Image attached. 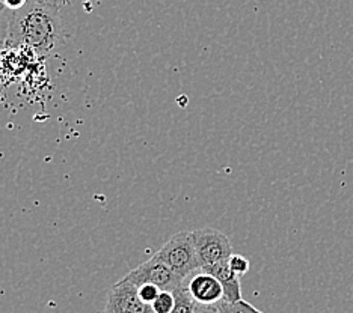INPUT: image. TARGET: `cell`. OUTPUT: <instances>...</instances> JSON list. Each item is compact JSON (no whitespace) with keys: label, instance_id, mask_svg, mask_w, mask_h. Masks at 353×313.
I'll return each mask as SVG.
<instances>
[{"label":"cell","instance_id":"1","mask_svg":"<svg viewBox=\"0 0 353 313\" xmlns=\"http://www.w3.org/2000/svg\"><path fill=\"white\" fill-rule=\"evenodd\" d=\"M61 8L29 0L19 11H8V34L5 48H30L46 58L65 43Z\"/></svg>","mask_w":353,"mask_h":313},{"label":"cell","instance_id":"2","mask_svg":"<svg viewBox=\"0 0 353 313\" xmlns=\"http://www.w3.org/2000/svg\"><path fill=\"white\" fill-rule=\"evenodd\" d=\"M154 256L165 262L181 282L194 274L195 271L201 270L196 259L194 243H192L190 230H183L172 235Z\"/></svg>","mask_w":353,"mask_h":313},{"label":"cell","instance_id":"3","mask_svg":"<svg viewBox=\"0 0 353 313\" xmlns=\"http://www.w3.org/2000/svg\"><path fill=\"white\" fill-rule=\"evenodd\" d=\"M190 234L199 268H205L216 262L227 261L232 255L231 243L219 230L205 228L190 230Z\"/></svg>","mask_w":353,"mask_h":313},{"label":"cell","instance_id":"4","mask_svg":"<svg viewBox=\"0 0 353 313\" xmlns=\"http://www.w3.org/2000/svg\"><path fill=\"white\" fill-rule=\"evenodd\" d=\"M127 280L139 286L142 283H152L159 286L162 291L174 292L176 286L181 283V280L176 277L172 270L165 262L160 261L157 256H152L148 261L138 265L125 276Z\"/></svg>","mask_w":353,"mask_h":313},{"label":"cell","instance_id":"5","mask_svg":"<svg viewBox=\"0 0 353 313\" xmlns=\"http://www.w3.org/2000/svg\"><path fill=\"white\" fill-rule=\"evenodd\" d=\"M106 313H154V310L141 300L138 286L124 277L110 288Z\"/></svg>","mask_w":353,"mask_h":313},{"label":"cell","instance_id":"6","mask_svg":"<svg viewBox=\"0 0 353 313\" xmlns=\"http://www.w3.org/2000/svg\"><path fill=\"white\" fill-rule=\"evenodd\" d=\"M192 299L199 304H218L223 300V288L214 276L198 270L183 280Z\"/></svg>","mask_w":353,"mask_h":313},{"label":"cell","instance_id":"7","mask_svg":"<svg viewBox=\"0 0 353 313\" xmlns=\"http://www.w3.org/2000/svg\"><path fill=\"white\" fill-rule=\"evenodd\" d=\"M201 270L207 271L208 274H212L219 280L222 288H223V300L228 303H236V301L243 300L242 289H240L239 276L231 270L228 259L216 262V263L210 265V267H205Z\"/></svg>","mask_w":353,"mask_h":313},{"label":"cell","instance_id":"8","mask_svg":"<svg viewBox=\"0 0 353 313\" xmlns=\"http://www.w3.org/2000/svg\"><path fill=\"white\" fill-rule=\"evenodd\" d=\"M174 299L175 304L171 313H195V300L192 299L183 282L174 291Z\"/></svg>","mask_w":353,"mask_h":313},{"label":"cell","instance_id":"9","mask_svg":"<svg viewBox=\"0 0 353 313\" xmlns=\"http://www.w3.org/2000/svg\"><path fill=\"white\" fill-rule=\"evenodd\" d=\"M218 313H263L256 307H254L252 304H250L245 300H240L236 303H228L225 300H222L218 303Z\"/></svg>","mask_w":353,"mask_h":313},{"label":"cell","instance_id":"10","mask_svg":"<svg viewBox=\"0 0 353 313\" xmlns=\"http://www.w3.org/2000/svg\"><path fill=\"white\" fill-rule=\"evenodd\" d=\"M174 304H175L174 292L160 291L154 303L151 304V307L154 310V313H171L174 309Z\"/></svg>","mask_w":353,"mask_h":313},{"label":"cell","instance_id":"11","mask_svg":"<svg viewBox=\"0 0 353 313\" xmlns=\"http://www.w3.org/2000/svg\"><path fill=\"white\" fill-rule=\"evenodd\" d=\"M228 263H230L231 270L234 271L239 277H240V276H245L246 272L250 271V268H251L250 261H248V259L245 258V256L236 255V253H232V255L230 256Z\"/></svg>","mask_w":353,"mask_h":313},{"label":"cell","instance_id":"12","mask_svg":"<svg viewBox=\"0 0 353 313\" xmlns=\"http://www.w3.org/2000/svg\"><path fill=\"white\" fill-rule=\"evenodd\" d=\"M160 291H162V289H160L156 285H152V283H142V285L138 286V294L141 296V300L143 303L150 304V306L152 303H154V300L157 299V295L160 294Z\"/></svg>","mask_w":353,"mask_h":313},{"label":"cell","instance_id":"13","mask_svg":"<svg viewBox=\"0 0 353 313\" xmlns=\"http://www.w3.org/2000/svg\"><path fill=\"white\" fill-rule=\"evenodd\" d=\"M6 34H8L6 8L3 6L2 0H0V45H3V47H5V43H6Z\"/></svg>","mask_w":353,"mask_h":313},{"label":"cell","instance_id":"14","mask_svg":"<svg viewBox=\"0 0 353 313\" xmlns=\"http://www.w3.org/2000/svg\"><path fill=\"white\" fill-rule=\"evenodd\" d=\"M29 0H2V3L8 11H19L23 6H26Z\"/></svg>","mask_w":353,"mask_h":313},{"label":"cell","instance_id":"15","mask_svg":"<svg viewBox=\"0 0 353 313\" xmlns=\"http://www.w3.org/2000/svg\"><path fill=\"white\" fill-rule=\"evenodd\" d=\"M195 313H218V304L195 303Z\"/></svg>","mask_w":353,"mask_h":313},{"label":"cell","instance_id":"16","mask_svg":"<svg viewBox=\"0 0 353 313\" xmlns=\"http://www.w3.org/2000/svg\"><path fill=\"white\" fill-rule=\"evenodd\" d=\"M70 2L71 0H53V5L58 8H62V6H67Z\"/></svg>","mask_w":353,"mask_h":313},{"label":"cell","instance_id":"17","mask_svg":"<svg viewBox=\"0 0 353 313\" xmlns=\"http://www.w3.org/2000/svg\"><path fill=\"white\" fill-rule=\"evenodd\" d=\"M5 50V47L3 45H0V56H2V52Z\"/></svg>","mask_w":353,"mask_h":313}]
</instances>
